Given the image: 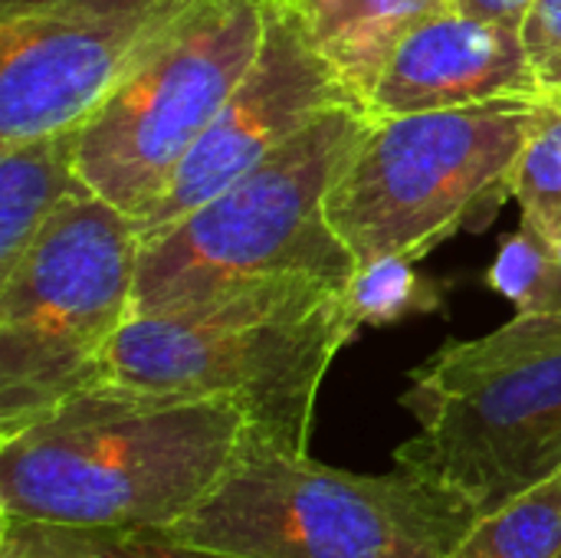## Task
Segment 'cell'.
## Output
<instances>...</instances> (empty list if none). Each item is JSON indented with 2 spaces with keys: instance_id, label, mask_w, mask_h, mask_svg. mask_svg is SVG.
Segmentation results:
<instances>
[{
  "instance_id": "1",
  "label": "cell",
  "mask_w": 561,
  "mask_h": 558,
  "mask_svg": "<svg viewBox=\"0 0 561 558\" xmlns=\"http://www.w3.org/2000/svg\"><path fill=\"white\" fill-rule=\"evenodd\" d=\"M250 447V421L227 398L92 385L0 437V523L158 533Z\"/></svg>"
},
{
  "instance_id": "2",
  "label": "cell",
  "mask_w": 561,
  "mask_h": 558,
  "mask_svg": "<svg viewBox=\"0 0 561 558\" xmlns=\"http://www.w3.org/2000/svg\"><path fill=\"white\" fill-rule=\"evenodd\" d=\"M368 125L362 102L329 109L237 184L141 243L131 316L342 296L358 260L325 201Z\"/></svg>"
},
{
  "instance_id": "3",
  "label": "cell",
  "mask_w": 561,
  "mask_h": 558,
  "mask_svg": "<svg viewBox=\"0 0 561 558\" xmlns=\"http://www.w3.org/2000/svg\"><path fill=\"white\" fill-rule=\"evenodd\" d=\"M398 401L417 434L394 464L490 516L561 474V322L516 312L483 339L444 342Z\"/></svg>"
},
{
  "instance_id": "4",
  "label": "cell",
  "mask_w": 561,
  "mask_h": 558,
  "mask_svg": "<svg viewBox=\"0 0 561 558\" xmlns=\"http://www.w3.org/2000/svg\"><path fill=\"white\" fill-rule=\"evenodd\" d=\"M480 513L411 470L348 474L250 447L224 483L154 536L250 558H454Z\"/></svg>"
},
{
  "instance_id": "5",
  "label": "cell",
  "mask_w": 561,
  "mask_h": 558,
  "mask_svg": "<svg viewBox=\"0 0 561 558\" xmlns=\"http://www.w3.org/2000/svg\"><path fill=\"white\" fill-rule=\"evenodd\" d=\"M342 296L131 316L92 385L227 398L243 408L253 447L309 454L325 372L355 339Z\"/></svg>"
},
{
  "instance_id": "6",
  "label": "cell",
  "mask_w": 561,
  "mask_h": 558,
  "mask_svg": "<svg viewBox=\"0 0 561 558\" xmlns=\"http://www.w3.org/2000/svg\"><path fill=\"white\" fill-rule=\"evenodd\" d=\"M539 105H483L371 118L325 210L358 266L421 260L460 230H483L506 197Z\"/></svg>"
},
{
  "instance_id": "7",
  "label": "cell",
  "mask_w": 561,
  "mask_h": 558,
  "mask_svg": "<svg viewBox=\"0 0 561 558\" xmlns=\"http://www.w3.org/2000/svg\"><path fill=\"white\" fill-rule=\"evenodd\" d=\"M138 253L131 217L85 194L0 276V437L95 382L131 319Z\"/></svg>"
},
{
  "instance_id": "8",
  "label": "cell",
  "mask_w": 561,
  "mask_h": 558,
  "mask_svg": "<svg viewBox=\"0 0 561 558\" xmlns=\"http://www.w3.org/2000/svg\"><path fill=\"white\" fill-rule=\"evenodd\" d=\"M263 0H201L79 128L76 164L95 197L128 217L171 184L266 36Z\"/></svg>"
},
{
  "instance_id": "9",
  "label": "cell",
  "mask_w": 561,
  "mask_h": 558,
  "mask_svg": "<svg viewBox=\"0 0 561 558\" xmlns=\"http://www.w3.org/2000/svg\"><path fill=\"white\" fill-rule=\"evenodd\" d=\"M201 0H3L0 145L82 128Z\"/></svg>"
},
{
  "instance_id": "10",
  "label": "cell",
  "mask_w": 561,
  "mask_h": 558,
  "mask_svg": "<svg viewBox=\"0 0 561 558\" xmlns=\"http://www.w3.org/2000/svg\"><path fill=\"white\" fill-rule=\"evenodd\" d=\"M352 102H362L358 92L309 43L296 13L286 3H270L256 62L181 161L164 194L131 217L138 240H154L263 164L329 109Z\"/></svg>"
},
{
  "instance_id": "11",
  "label": "cell",
  "mask_w": 561,
  "mask_h": 558,
  "mask_svg": "<svg viewBox=\"0 0 561 558\" xmlns=\"http://www.w3.org/2000/svg\"><path fill=\"white\" fill-rule=\"evenodd\" d=\"M549 102L523 30L454 7L417 23L385 59L368 99V118Z\"/></svg>"
},
{
  "instance_id": "12",
  "label": "cell",
  "mask_w": 561,
  "mask_h": 558,
  "mask_svg": "<svg viewBox=\"0 0 561 558\" xmlns=\"http://www.w3.org/2000/svg\"><path fill=\"white\" fill-rule=\"evenodd\" d=\"M309 43L365 102L388 53L450 0H283Z\"/></svg>"
},
{
  "instance_id": "13",
  "label": "cell",
  "mask_w": 561,
  "mask_h": 558,
  "mask_svg": "<svg viewBox=\"0 0 561 558\" xmlns=\"http://www.w3.org/2000/svg\"><path fill=\"white\" fill-rule=\"evenodd\" d=\"M76 132L0 145V276L69 201L92 194L76 164Z\"/></svg>"
},
{
  "instance_id": "14",
  "label": "cell",
  "mask_w": 561,
  "mask_h": 558,
  "mask_svg": "<svg viewBox=\"0 0 561 558\" xmlns=\"http://www.w3.org/2000/svg\"><path fill=\"white\" fill-rule=\"evenodd\" d=\"M561 474L480 516L454 558H559Z\"/></svg>"
},
{
  "instance_id": "15",
  "label": "cell",
  "mask_w": 561,
  "mask_h": 558,
  "mask_svg": "<svg viewBox=\"0 0 561 558\" xmlns=\"http://www.w3.org/2000/svg\"><path fill=\"white\" fill-rule=\"evenodd\" d=\"M414 263L408 257H381L358 266L342 296L355 335L365 326H394L408 316L444 309V286Z\"/></svg>"
},
{
  "instance_id": "16",
  "label": "cell",
  "mask_w": 561,
  "mask_h": 558,
  "mask_svg": "<svg viewBox=\"0 0 561 558\" xmlns=\"http://www.w3.org/2000/svg\"><path fill=\"white\" fill-rule=\"evenodd\" d=\"M486 283L503 293L523 316H552L561 312V257L559 247L546 240L533 224H519L510 234L486 273Z\"/></svg>"
},
{
  "instance_id": "17",
  "label": "cell",
  "mask_w": 561,
  "mask_h": 558,
  "mask_svg": "<svg viewBox=\"0 0 561 558\" xmlns=\"http://www.w3.org/2000/svg\"><path fill=\"white\" fill-rule=\"evenodd\" d=\"M513 197L523 220L561 243V105L542 102L539 122L513 168Z\"/></svg>"
},
{
  "instance_id": "18",
  "label": "cell",
  "mask_w": 561,
  "mask_h": 558,
  "mask_svg": "<svg viewBox=\"0 0 561 558\" xmlns=\"http://www.w3.org/2000/svg\"><path fill=\"white\" fill-rule=\"evenodd\" d=\"M0 558H125L112 529L0 523Z\"/></svg>"
},
{
  "instance_id": "19",
  "label": "cell",
  "mask_w": 561,
  "mask_h": 558,
  "mask_svg": "<svg viewBox=\"0 0 561 558\" xmlns=\"http://www.w3.org/2000/svg\"><path fill=\"white\" fill-rule=\"evenodd\" d=\"M523 43L549 102L561 105V0H536L523 20Z\"/></svg>"
},
{
  "instance_id": "20",
  "label": "cell",
  "mask_w": 561,
  "mask_h": 558,
  "mask_svg": "<svg viewBox=\"0 0 561 558\" xmlns=\"http://www.w3.org/2000/svg\"><path fill=\"white\" fill-rule=\"evenodd\" d=\"M112 539H115V549L125 558H250L240 556V553H224V549L164 539L154 533H118V529H112Z\"/></svg>"
},
{
  "instance_id": "21",
  "label": "cell",
  "mask_w": 561,
  "mask_h": 558,
  "mask_svg": "<svg viewBox=\"0 0 561 558\" xmlns=\"http://www.w3.org/2000/svg\"><path fill=\"white\" fill-rule=\"evenodd\" d=\"M533 3L536 0H450V7L460 10V13L496 20V23H506V26H516V30H523V20L533 10Z\"/></svg>"
},
{
  "instance_id": "22",
  "label": "cell",
  "mask_w": 561,
  "mask_h": 558,
  "mask_svg": "<svg viewBox=\"0 0 561 558\" xmlns=\"http://www.w3.org/2000/svg\"><path fill=\"white\" fill-rule=\"evenodd\" d=\"M263 3H283V0H263Z\"/></svg>"
},
{
  "instance_id": "23",
  "label": "cell",
  "mask_w": 561,
  "mask_h": 558,
  "mask_svg": "<svg viewBox=\"0 0 561 558\" xmlns=\"http://www.w3.org/2000/svg\"><path fill=\"white\" fill-rule=\"evenodd\" d=\"M559 558H561V556H559Z\"/></svg>"
}]
</instances>
